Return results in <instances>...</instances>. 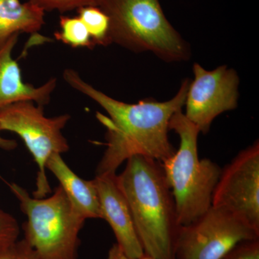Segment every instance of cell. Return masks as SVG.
I'll return each instance as SVG.
<instances>
[{
    "label": "cell",
    "instance_id": "obj_14",
    "mask_svg": "<svg viewBox=\"0 0 259 259\" xmlns=\"http://www.w3.org/2000/svg\"><path fill=\"white\" fill-rule=\"evenodd\" d=\"M78 17L88 29L95 46L107 47L111 44L110 20L99 7L86 6L77 10Z\"/></svg>",
    "mask_w": 259,
    "mask_h": 259
},
{
    "label": "cell",
    "instance_id": "obj_2",
    "mask_svg": "<svg viewBox=\"0 0 259 259\" xmlns=\"http://www.w3.org/2000/svg\"><path fill=\"white\" fill-rule=\"evenodd\" d=\"M116 182L128 204L145 254L155 259H175L180 226L161 162L132 156L122 173L116 175Z\"/></svg>",
    "mask_w": 259,
    "mask_h": 259
},
{
    "label": "cell",
    "instance_id": "obj_16",
    "mask_svg": "<svg viewBox=\"0 0 259 259\" xmlns=\"http://www.w3.org/2000/svg\"><path fill=\"white\" fill-rule=\"evenodd\" d=\"M19 233L20 228L15 218L0 209V255L14 246Z\"/></svg>",
    "mask_w": 259,
    "mask_h": 259
},
{
    "label": "cell",
    "instance_id": "obj_10",
    "mask_svg": "<svg viewBox=\"0 0 259 259\" xmlns=\"http://www.w3.org/2000/svg\"><path fill=\"white\" fill-rule=\"evenodd\" d=\"M116 175H96L94 182L100 201L102 219L115 234L116 244L127 256L139 258L145 255L135 228L127 201L117 182Z\"/></svg>",
    "mask_w": 259,
    "mask_h": 259
},
{
    "label": "cell",
    "instance_id": "obj_9",
    "mask_svg": "<svg viewBox=\"0 0 259 259\" xmlns=\"http://www.w3.org/2000/svg\"><path fill=\"white\" fill-rule=\"evenodd\" d=\"M193 72L194 79L186 97L185 115L199 132L206 134L218 116L238 107L239 77L234 69L227 66L209 71L195 63Z\"/></svg>",
    "mask_w": 259,
    "mask_h": 259
},
{
    "label": "cell",
    "instance_id": "obj_1",
    "mask_svg": "<svg viewBox=\"0 0 259 259\" xmlns=\"http://www.w3.org/2000/svg\"><path fill=\"white\" fill-rule=\"evenodd\" d=\"M63 77L70 87L97 102L108 115L97 112V118L106 128L107 148L96 175H115L120 165L132 156H144L162 163L176 151L168 139L169 121L185 105L190 79H185L176 96L168 101L148 99L128 104L93 88L74 69H65Z\"/></svg>",
    "mask_w": 259,
    "mask_h": 259
},
{
    "label": "cell",
    "instance_id": "obj_19",
    "mask_svg": "<svg viewBox=\"0 0 259 259\" xmlns=\"http://www.w3.org/2000/svg\"><path fill=\"white\" fill-rule=\"evenodd\" d=\"M14 259H40L36 252L25 240L17 241L13 247Z\"/></svg>",
    "mask_w": 259,
    "mask_h": 259
},
{
    "label": "cell",
    "instance_id": "obj_7",
    "mask_svg": "<svg viewBox=\"0 0 259 259\" xmlns=\"http://www.w3.org/2000/svg\"><path fill=\"white\" fill-rule=\"evenodd\" d=\"M259 232L224 209L211 207L195 221L181 226L175 259H222L241 242L258 239Z\"/></svg>",
    "mask_w": 259,
    "mask_h": 259
},
{
    "label": "cell",
    "instance_id": "obj_18",
    "mask_svg": "<svg viewBox=\"0 0 259 259\" xmlns=\"http://www.w3.org/2000/svg\"><path fill=\"white\" fill-rule=\"evenodd\" d=\"M222 259H259V238L241 242Z\"/></svg>",
    "mask_w": 259,
    "mask_h": 259
},
{
    "label": "cell",
    "instance_id": "obj_12",
    "mask_svg": "<svg viewBox=\"0 0 259 259\" xmlns=\"http://www.w3.org/2000/svg\"><path fill=\"white\" fill-rule=\"evenodd\" d=\"M47 168L59 181L73 207L83 219H102L98 193L93 180H83L76 175L59 153L49 158Z\"/></svg>",
    "mask_w": 259,
    "mask_h": 259
},
{
    "label": "cell",
    "instance_id": "obj_8",
    "mask_svg": "<svg viewBox=\"0 0 259 259\" xmlns=\"http://www.w3.org/2000/svg\"><path fill=\"white\" fill-rule=\"evenodd\" d=\"M212 207L224 209L259 232V144L255 141L222 168Z\"/></svg>",
    "mask_w": 259,
    "mask_h": 259
},
{
    "label": "cell",
    "instance_id": "obj_21",
    "mask_svg": "<svg viewBox=\"0 0 259 259\" xmlns=\"http://www.w3.org/2000/svg\"><path fill=\"white\" fill-rule=\"evenodd\" d=\"M1 132V130H0ZM17 147V142L14 140L5 139L0 136V148L6 151H11Z\"/></svg>",
    "mask_w": 259,
    "mask_h": 259
},
{
    "label": "cell",
    "instance_id": "obj_22",
    "mask_svg": "<svg viewBox=\"0 0 259 259\" xmlns=\"http://www.w3.org/2000/svg\"><path fill=\"white\" fill-rule=\"evenodd\" d=\"M0 259H14L13 258V248L6 253L0 255Z\"/></svg>",
    "mask_w": 259,
    "mask_h": 259
},
{
    "label": "cell",
    "instance_id": "obj_17",
    "mask_svg": "<svg viewBox=\"0 0 259 259\" xmlns=\"http://www.w3.org/2000/svg\"><path fill=\"white\" fill-rule=\"evenodd\" d=\"M44 11L57 10L61 13L78 10L86 6H98L100 0H28Z\"/></svg>",
    "mask_w": 259,
    "mask_h": 259
},
{
    "label": "cell",
    "instance_id": "obj_20",
    "mask_svg": "<svg viewBox=\"0 0 259 259\" xmlns=\"http://www.w3.org/2000/svg\"><path fill=\"white\" fill-rule=\"evenodd\" d=\"M106 259H155L152 258V257L149 256V255L145 254L144 256L141 257L139 258H130V257L127 256L120 250V248L117 246V245L115 243V244L112 245L110 249L109 250L108 253H107V256Z\"/></svg>",
    "mask_w": 259,
    "mask_h": 259
},
{
    "label": "cell",
    "instance_id": "obj_3",
    "mask_svg": "<svg viewBox=\"0 0 259 259\" xmlns=\"http://www.w3.org/2000/svg\"><path fill=\"white\" fill-rule=\"evenodd\" d=\"M169 130L180 137V147L162 162L167 182L175 199L180 226L190 224L212 207V195L222 168L198 155V128L182 110L172 115Z\"/></svg>",
    "mask_w": 259,
    "mask_h": 259
},
{
    "label": "cell",
    "instance_id": "obj_15",
    "mask_svg": "<svg viewBox=\"0 0 259 259\" xmlns=\"http://www.w3.org/2000/svg\"><path fill=\"white\" fill-rule=\"evenodd\" d=\"M61 30L55 32L56 38L72 48H93L95 44L88 29L79 17L61 16Z\"/></svg>",
    "mask_w": 259,
    "mask_h": 259
},
{
    "label": "cell",
    "instance_id": "obj_13",
    "mask_svg": "<svg viewBox=\"0 0 259 259\" xmlns=\"http://www.w3.org/2000/svg\"><path fill=\"white\" fill-rule=\"evenodd\" d=\"M45 11L30 2L0 0V48L15 35L37 33L45 23Z\"/></svg>",
    "mask_w": 259,
    "mask_h": 259
},
{
    "label": "cell",
    "instance_id": "obj_11",
    "mask_svg": "<svg viewBox=\"0 0 259 259\" xmlns=\"http://www.w3.org/2000/svg\"><path fill=\"white\" fill-rule=\"evenodd\" d=\"M18 36L10 37L0 48V109L23 101H32L44 107L50 102L56 79L52 78L38 88L23 81L20 66L12 55Z\"/></svg>",
    "mask_w": 259,
    "mask_h": 259
},
{
    "label": "cell",
    "instance_id": "obj_6",
    "mask_svg": "<svg viewBox=\"0 0 259 259\" xmlns=\"http://www.w3.org/2000/svg\"><path fill=\"white\" fill-rule=\"evenodd\" d=\"M70 118L68 114L46 117L44 107L32 101L18 102L0 109V130L18 135L38 167L34 197L44 198L51 192L46 175L47 163L52 155L69 151L62 130Z\"/></svg>",
    "mask_w": 259,
    "mask_h": 259
},
{
    "label": "cell",
    "instance_id": "obj_4",
    "mask_svg": "<svg viewBox=\"0 0 259 259\" xmlns=\"http://www.w3.org/2000/svg\"><path fill=\"white\" fill-rule=\"evenodd\" d=\"M110 20L111 44L134 51H150L168 62L185 61L190 49L172 26L159 0H100Z\"/></svg>",
    "mask_w": 259,
    "mask_h": 259
},
{
    "label": "cell",
    "instance_id": "obj_5",
    "mask_svg": "<svg viewBox=\"0 0 259 259\" xmlns=\"http://www.w3.org/2000/svg\"><path fill=\"white\" fill-rule=\"evenodd\" d=\"M26 215L25 240L40 259H77L79 234L86 220L78 213L60 185L50 197L36 198L15 183L8 184Z\"/></svg>",
    "mask_w": 259,
    "mask_h": 259
}]
</instances>
